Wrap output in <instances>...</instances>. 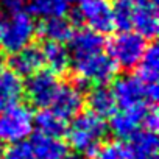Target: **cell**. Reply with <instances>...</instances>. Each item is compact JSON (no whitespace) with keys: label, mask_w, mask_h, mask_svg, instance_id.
Listing matches in <instances>:
<instances>
[{"label":"cell","mask_w":159,"mask_h":159,"mask_svg":"<svg viewBox=\"0 0 159 159\" xmlns=\"http://www.w3.org/2000/svg\"><path fill=\"white\" fill-rule=\"evenodd\" d=\"M151 105L137 106V108H122L111 116L109 128L111 131L122 139H129L145 125V116Z\"/></svg>","instance_id":"cell-9"},{"label":"cell","mask_w":159,"mask_h":159,"mask_svg":"<svg viewBox=\"0 0 159 159\" xmlns=\"http://www.w3.org/2000/svg\"><path fill=\"white\" fill-rule=\"evenodd\" d=\"M147 48V41L134 31L125 30L112 36L108 42V56L117 69L129 70L137 67Z\"/></svg>","instance_id":"cell-3"},{"label":"cell","mask_w":159,"mask_h":159,"mask_svg":"<svg viewBox=\"0 0 159 159\" xmlns=\"http://www.w3.org/2000/svg\"><path fill=\"white\" fill-rule=\"evenodd\" d=\"M67 42H69L67 50L70 55V62L80 61V59L91 56L94 53H98V52H103V45H105L103 36L89 28L73 31Z\"/></svg>","instance_id":"cell-11"},{"label":"cell","mask_w":159,"mask_h":159,"mask_svg":"<svg viewBox=\"0 0 159 159\" xmlns=\"http://www.w3.org/2000/svg\"><path fill=\"white\" fill-rule=\"evenodd\" d=\"M3 159H34L33 150L30 147V142H17L11 143L8 150L3 153Z\"/></svg>","instance_id":"cell-25"},{"label":"cell","mask_w":159,"mask_h":159,"mask_svg":"<svg viewBox=\"0 0 159 159\" xmlns=\"http://www.w3.org/2000/svg\"><path fill=\"white\" fill-rule=\"evenodd\" d=\"M73 19L100 34L109 33L114 28L112 3L109 0H78Z\"/></svg>","instance_id":"cell-6"},{"label":"cell","mask_w":159,"mask_h":159,"mask_svg":"<svg viewBox=\"0 0 159 159\" xmlns=\"http://www.w3.org/2000/svg\"><path fill=\"white\" fill-rule=\"evenodd\" d=\"M34 126L38 128V134L48 136V137H58L66 134L67 123L62 117H59L55 111L52 109H42L36 117H34Z\"/></svg>","instance_id":"cell-20"},{"label":"cell","mask_w":159,"mask_h":159,"mask_svg":"<svg viewBox=\"0 0 159 159\" xmlns=\"http://www.w3.org/2000/svg\"><path fill=\"white\" fill-rule=\"evenodd\" d=\"M36 33H39L45 39V42L62 44L70 39L73 33V24L64 16L48 17V19H42L39 28H36Z\"/></svg>","instance_id":"cell-17"},{"label":"cell","mask_w":159,"mask_h":159,"mask_svg":"<svg viewBox=\"0 0 159 159\" xmlns=\"http://www.w3.org/2000/svg\"><path fill=\"white\" fill-rule=\"evenodd\" d=\"M36 34L34 19L24 11L11 14L0 28V45L8 53H14L31 44Z\"/></svg>","instance_id":"cell-5"},{"label":"cell","mask_w":159,"mask_h":159,"mask_svg":"<svg viewBox=\"0 0 159 159\" xmlns=\"http://www.w3.org/2000/svg\"><path fill=\"white\" fill-rule=\"evenodd\" d=\"M42 66H44L42 52L39 47L33 44L11 53L10 56V70L20 78L36 73L38 70H41Z\"/></svg>","instance_id":"cell-12"},{"label":"cell","mask_w":159,"mask_h":159,"mask_svg":"<svg viewBox=\"0 0 159 159\" xmlns=\"http://www.w3.org/2000/svg\"><path fill=\"white\" fill-rule=\"evenodd\" d=\"M137 76L147 84H157L159 73V52L154 44L147 45L142 59L137 64Z\"/></svg>","instance_id":"cell-21"},{"label":"cell","mask_w":159,"mask_h":159,"mask_svg":"<svg viewBox=\"0 0 159 159\" xmlns=\"http://www.w3.org/2000/svg\"><path fill=\"white\" fill-rule=\"evenodd\" d=\"M42 59L47 69L53 73H62L70 66V55L69 50L59 44V42H45V45L41 48Z\"/></svg>","instance_id":"cell-19"},{"label":"cell","mask_w":159,"mask_h":159,"mask_svg":"<svg viewBox=\"0 0 159 159\" xmlns=\"http://www.w3.org/2000/svg\"><path fill=\"white\" fill-rule=\"evenodd\" d=\"M3 153H5V150H3V145L0 143V159H3Z\"/></svg>","instance_id":"cell-28"},{"label":"cell","mask_w":159,"mask_h":159,"mask_svg":"<svg viewBox=\"0 0 159 159\" xmlns=\"http://www.w3.org/2000/svg\"><path fill=\"white\" fill-rule=\"evenodd\" d=\"M24 97V81L10 69L0 70V111L13 108Z\"/></svg>","instance_id":"cell-13"},{"label":"cell","mask_w":159,"mask_h":159,"mask_svg":"<svg viewBox=\"0 0 159 159\" xmlns=\"http://www.w3.org/2000/svg\"><path fill=\"white\" fill-rule=\"evenodd\" d=\"M50 106L52 111H55L64 120L73 119L84 106L83 88L80 84H61Z\"/></svg>","instance_id":"cell-10"},{"label":"cell","mask_w":159,"mask_h":159,"mask_svg":"<svg viewBox=\"0 0 159 159\" xmlns=\"http://www.w3.org/2000/svg\"><path fill=\"white\" fill-rule=\"evenodd\" d=\"M157 27H159V16L156 5L154 3L136 5L131 22V28H134V33H137L143 39H153L157 34Z\"/></svg>","instance_id":"cell-14"},{"label":"cell","mask_w":159,"mask_h":159,"mask_svg":"<svg viewBox=\"0 0 159 159\" xmlns=\"http://www.w3.org/2000/svg\"><path fill=\"white\" fill-rule=\"evenodd\" d=\"M134 5H147V3H154L156 0H129Z\"/></svg>","instance_id":"cell-27"},{"label":"cell","mask_w":159,"mask_h":159,"mask_svg":"<svg viewBox=\"0 0 159 159\" xmlns=\"http://www.w3.org/2000/svg\"><path fill=\"white\" fill-rule=\"evenodd\" d=\"M129 150L134 159H157V136L150 129H139L129 137Z\"/></svg>","instance_id":"cell-18"},{"label":"cell","mask_w":159,"mask_h":159,"mask_svg":"<svg viewBox=\"0 0 159 159\" xmlns=\"http://www.w3.org/2000/svg\"><path fill=\"white\" fill-rule=\"evenodd\" d=\"M61 2H64L66 5H69V3H72V2H75V0H61Z\"/></svg>","instance_id":"cell-29"},{"label":"cell","mask_w":159,"mask_h":159,"mask_svg":"<svg viewBox=\"0 0 159 159\" xmlns=\"http://www.w3.org/2000/svg\"><path fill=\"white\" fill-rule=\"evenodd\" d=\"M69 5H66L61 0H30L28 10L30 16L48 19V17H59L67 13Z\"/></svg>","instance_id":"cell-22"},{"label":"cell","mask_w":159,"mask_h":159,"mask_svg":"<svg viewBox=\"0 0 159 159\" xmlns=\"http://www.w3.org/2000/svg\"><path fill=\"white\" fill-rule=\"evenodd\" d=\"M34 129V116L30 108L16 105L0 111V143H17L31 136Z\"/></svg>","instance_id":"cell-4"},{"label":"cell","mask_w":159,"mask_h":159,"mask_svg":"<svg viewBox=\"0 0 159 159\" xmlns=\"http://www.w3.org/2000/svg\"><path fill=\"white\" fill-rule=\"evenodd\" d=\"M136 5L129 0H116L112 3V20L114 27H117L120 31L131 30L133 14H134Z\"/></svg>","instance_id":"cell-23"},{"label":"cell","mask_w":159,"mask_h":159,"mask_svg":"<svg viewBox=\"0 0 159 159\" xmlns=\"http://www.w3.org/2000/svg\"><path fill=\"white\" fill-rule=\"evenodd\" d=\"M0 28H2V22H0Z\"/></svg>","instance_id":"cell-30"},{"label":"cell","mask_w":159,"mask_h":159,"mask_svg":"<svg viewBox=\"0 0 159 159\" xmlns=\"http://www.w3.org/2000/svg\"><path fill=\"white\" fill-rule=\"evenodd\" d=\"M25 3H27V0H0V8L10 14H14V13L22 11Z\"/></svg>","instance_id":"cell-26"},{"label":"cell","mask_w":159,"mask_h":159,"mask_svg":"<svg viewBox=\"0 0 159 159\" xmlns=\"http://www.w3.org/2000/svg\"><path fill=\"white\" fill-rule=\"evenodd\" d=\"M73 70L81 81L92 83L97 86L112 81L117 67L112 62V59L108 56V53L98 52L80 61H73Z\"/></svg>","instance_id":"cell-8"},{"label":"cell","mask_w":159,"mask_h":159,"mask_svg":"<svg viewBox=\"0 0 159 159\" xmlns=\"http://www.w3.org/2000/svg\"><path fill=\"white\" fill-rule=\"evenodd\" d=\"M112 94L117 106L137 108L145 105H154L157 98V84H147L136 75H125L116 80Z\"/></svg>","instance_id":"cell-2"},{"label":"cell","mask_w":159,"mask_h":159,"mask_svg":"<svg viewBox=\"0 0 159 159\" xmlns=\"http://www.w3.org/2000/svg\"><path fill=\"white\" fill-rule=\"evenodd\" d=\"M95 156L97 159H134L129 147L122 140H111L103 143Z\"/></svg>","instance_id":"cell-24"},{"label":"cell","mask_w":159,"mask_h":159,"mask_svg":"<svg viewBox=\"0 0 159 159\" xmlns=\"http://www.w3.org/2000/svg\"><path fill=\"white\" fill-rule=\"evenodd\" d=\"M30 147L33 150L34 159H69L67 145L58 137H48L42 134H36Z\"/></svg>","instance_id":"cell-15"},{"label":"cell","mask_w":159,"mask_h":159,"mask_svg":"<svg viewBox=\"0 0 159 159\" xmlns=\"http://www.w3.org/2000/svg\"><path fill=\"white\" fill-rule=\"evenodd\" d=\"M84 102L88 103L91 112L100 116V117H111L116 109H117V103L112 94V89H109L105 84H97L94 86L88 97L84 98Z\"/></svg>","instance_id":"cell-16"},{"label":"cell","mask_w":159,"mask_h":159,"mask_svg":"<svg viewBox=\"0 0 159 159\" xmlns=\"http://www.w3.org/2000/svg\"><path fill=\"white\" fill-rule=\"evenodd\" d=\"M69 145L81 156H95L108 134V125L103 117L94 112H80L66 129Z\"/></svg>","instance_id":"cell-1"},{"label":"cell","mask_w":159,"mask_h":159,"mask_svg":"<svg viewBox=\"0 0 159 159\" xmlns=\"http://www.w3.org/2000/svg\"><path fill=\"white\" fill-rule=\"evenodd\" d=\"M59 86L61 83L56 73L48 69H41L28 76L27 83L24 84V95H27L33 106L45 109L52 105Z\"/></svg>","instance_id":"cell-7"}]
</instances>
